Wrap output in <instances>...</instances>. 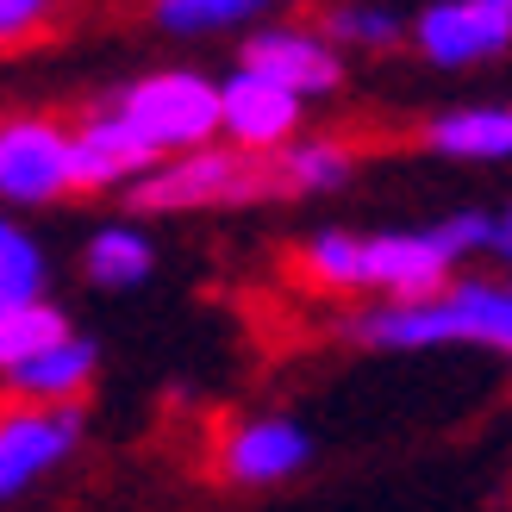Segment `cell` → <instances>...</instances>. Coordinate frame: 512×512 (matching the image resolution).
I'll return each mask as SVG.
<instances>
[{
	"label": "cell",
	"instance_id": "obj_2",
	"mask_svg": "<svg viewBox=\"0 0 512 512\" xmlns=\"http://www.w3.org/2000/svg\"><path fill=\"white\" fill-rule=\"evenodd\" d=\"M275 175L269 157H244L232 144H200V150H175V157L150 163L132 188H125V207L132 213H207V207H250V200H269Z\"/></svg>",
	"mask_w": 512,
	"mask_h": 512
},
{
	"label": "cell",
	"instance_id": "obj_7",
	"mask_svg": "<svg viewBox=\"0 0 512 512\" xmlns=\"http://www.w3.org/2000/svg\"><path fill=\"white\" fill-rule=\"evenodd\" d=\"M238 69L269 75L294 100H325L344 88V50H331L319 25H250L238 44Z\"/></svg>",
	"mask_w": 512,
	"mask_h": 512
},
{
	"label": "cell",
	"instance_id": "obj_11",
	"mask_svg": "<svg viewBox=\"0 0 512 512\" xmlns=\"http://www.w3.org/2000/svg\"><path fill=\"white\" fill-rule=\"evenodd\" d=\"M150 163H163L157 144H150L119 107L82 113V119L69 125V188H94V194L132 188Z\"/></svg>",
	"mask_w": 512,
	"mask_h": 512
},
{
	"label": "cell",
	"instance_id": "obj_21",
	"mask_svg": "<svg viewBox=\"0 0 512 512\" xmlns=\"http://www.w3.org/2000/svg\"><path fill=\"white\" fill-rule=\"evenodd\" d=\"M494 250H500V256H506V263H512V213L500 219V238H494Z\"/></svg>",
	"mask_w": 512,
	"mask_h": 512
},
{
	"label": "cell",
	"instance_id": "obj_14",
	"mask_svg": "<svg viewBox=\"0 0 512 512\" xmlns=\"http://www.w3.org/2000/svg\"><path fill=\"white\" fill-rule=\"evenodd\" d=\"M269 175H275V194H338L356 175V150L344 138L300 132L269 157Z\"/></svg>",
	"mask_w": 512,
	"mask_h": 512
},
{
	"label": "cell",
	"instance_id": "obj_3",
	"mask_svg": "<svg viewBox=\"0 0 512 512\" xmlns=\"http://www.w3.org/2000/svg\"><path fill=\"white\" fill-rule=\"evenodd\" d=\"M113 107L157 144V157L219 138V82L207 69H144L113 94Z\"/></svg>",
	"mask_w": 512,
	"mask_h": 512
},
{
	"label": "cell",
	"instance_id": "obj_9",
	"mask_svg": "<svg viewBox=\"0 0 512 512\" xmlns=\"http://www.w3.org/2000/svg\"><path fill=\"white\" fill-rule=\"evenodd\" d=\"M300 125H306V100H294L269 75L232 69L219 82V138L244 157H275L288 138H300Z\"/></svg>",
	"mask_w": 512,
	"mask_h": 512
},
{
	"label": "cell",
	"instance_id": "obj_10",
	"mask_svg": "<svg viewBox=\"0 0 512 512\" xmlns=\"http://www.w3.org/2000/svg\"><path fill=\"white\" fill-rule=\"evenodd\" d=\"M313 463V431L288 413H256L238 419L219 438V475L232 488H281Z\"/></svg>",
	"mask_w": 512,
	"mask_h": 512
},
{
	"label": "cell",
	"instance_id": "obj_15",
	"mask_svg": "<svg viewBox=\"0 0 512 512\" xmlns=\"http://www.w3.org/2000/svg\"><path fill=\"white\" fill-rule=\"evenodd\" d=\"M425 150L450 163H512V107H456L425 125Z\"/></svg>",
	"mask_w": 512,
	"mask_h": 512
},
{
	"label": "cell",
	"instance_id": "obj_18",
	"mask_svg": "<svg viewBox=\"0 0 512 512\" xmlns=\"http://www.w3.org/2000/svg\"><path fill=\"white\" fill-rule=\"evenodd\" d=\"M50 300V256L19 225V213H0V306Z\"/></svg>",
	"mask_w": 512,
	"mask_h": 512
},
{
	"label": "cell",
	"instance_id": "obj_17",
	"mask_svg": "<svg viewBox=\"0 0 512 512\" xmlns=\"http://www.w3.org/2000/svg\"><path fill=\"white\" fill-rule=\"evenodd\" d=\"M319 38L331 50H394L406 38V19L381 0H331L319 13Z\"/></svg>",
	"mask_w": 512,
	"mask_h": 512
},
{
	"label": "cell",
	"instance_id": "obj_8",
	"mask_svg": "<svg viewBox=\"0 0 512 512\" xmlns=\"http://www.w3.org/2000/svg\"><path fill=\"white\" fill-rule=\"evenodd\" d=\"M413 44L438 69L494 63L512 44V0H431L413 19Z\"/></svg>",
	"mask_w": 512,
	"mask_h": 512
},
{
	"label": "cell",
	"instance_id": "obj_22",
	"mask_svg": "<svg viewBox=\"0 0 512 512\" xmlns=\"http://www.w3.org/2000/svg\"><path fill=\"white\" fill-rule=\"evenodd\" d=\"M506 288H512V281H506Z\"/></svg>",
	"mask_w": 512,
	"mask_h": 512
},
{
	"label": "cell",
	"instance_id": "obj_5",
	"mask_svg": "<svg viewBox=\"0 0 512 512\" xmlns=\"http://www.w3.org/2000/svg\"><path fill=\"white\" fill-rule=\"evenodd\" d=\"M463 250L450 244L444 219L425 232H369L356 238V294H388V300H431L456 281Z\"/></svg>",
	"mask_w": 512,
	"mask_h": 512
},
{
	"label": "cell",
	"instance_id": "obj_19",
	"mask_svg": "<svg viewBox=\"0 0 512 512\" xmlns=\"http://www.w3.org/2000/svg\"><path fill=\"white\" fill-rule=\"evenodd\" d=\"M69 313L57 300H25V306H0V375H13L19 363H32L38 350L69 338Z\"/></svg>",
	"mask_w": 512,
	"mask_h": 512
},
{
	"label": "cell",
	"instance_id": "obj_20",
	"mask_svg": "<svg viewBox=\"0 0 512 512\" xmlns=\"http://www.w3.org/2000/svg\"><path fill=\"white\" fill-rule=\"evenodd\" d=\"M57 13H63V0H0V50L44 38L57 25Z\"/></svg>",
	"mask_w": 512,
	"mask_h": 512
},
{
	"label": "cell",
	"instance_id": "obj_1",
	"mask_svg": "<svg viewBox=\"0 0 512 512\" xmlns=\"http://www.w3.org/2000/svg\"><path fill=\"white\" fill-rule=\"evenodd\" d=\"M344 338L363 350L413 356V350H494L512 356V288L481 275H456L431 300H381L344 319Z\"/></svg>",
	"mask_w": 512,
	"mask_h": 512
},
{
	"label": "cell",
	"instance_id": "obj_4",
	"mask_svg": "<svg viewBox=\"0 0 512 512\" xmlns=\"http://www.w3.org/2000/svg\"><path fill=\"white\" fill-rule=\"evenodd\" d=\"M69 188V119L0 113V213L57 207Z\"/></svg>",
	"mask_w": 512,
	"mask_h": 512
},
{
	"label": "cell",
	"instance_id": "obj_16",
	"mask_svg": "<svg viewBox=\"0 0 512 512\" xmlns=\"http://www.w3.org/2000/svg\"><path fill=\"white\" fill-rule=\"evenodd\" d=\"M275 0H150V19L169 38H219V32H250L263 25Z\"/></svg>",
	"mask_w": 512,
	"mask_h": 512
},
{
	"label": "cell",
	"instance_id": "obj_6",
	"mask_svg": "<svg viewBox=\"0 0 512 512\" xmlns=\"http://www.w3.org/2000/svg\"><path fill=\"white\" fill-rule=\"evenodd\" d=\"M82 406H32L19 400L0 413V500H19L32 481H44L50 469H63L82 450Z\"/></svg>",
	"mask_w": 512,
	"mask_h": 512
},
{
	"label": "cell",
	"instance_id": "obj_12",
	"mask_svg": "<svg viewBox=\"0 0 512 512\" xmlns=\"http://www.w3.org/2000/svg\"><path fill=\"white\" fill-rule=\"evenodd\" d=\"M94 375H100V344L82 338V331H69V338H57L50 350H38L32 363H19L0 381H7V394L32 400V406H75L94 388Z\"/></svg>",
	"mask_w": 512,
	"mask_h": 512
},
{
	"label": "cell",
	"instance_id": "obj_13",
	"mask_svg": "<svg viewBox=\"0 0 512 512\" xmlns=\"http://www.w3.org/2000/svg\"><path fill=\"white\" fill-rule=\"evenodd\" d=\"M82 275L107 294H125V288H144L157 275V244H150L144 225L132 219H113V225H94L88 244H82Z\"/></svg>",
	"mask_w": 512,
	"mask_h": 512
}]
</instances>
